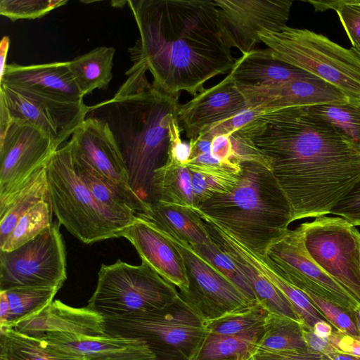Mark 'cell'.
<instances>
[{"label": "cell", "instance_id": "680465c9", "mask_svg": "<svg viewBox=\"0 0 360 360\" xmlns=\"http://www.w3.org/2000/svg\"><path fill=\"white\" fill-rule=\"evenodd\" d=\"M352 50L354 51V52L360 57V49L359 50H356V49H354L352 48H351Z\"/></svg>", "mask_w": 360, "mask_h": 360}, {"label": "cell", "instance_id": "836d02e7", "mask_svg": "<svg viewBox=\"0 0 360 360\" xmlns=\"http://www.w3.org/2000/svg\"><path fill=\"white\" fill-rule=\"evenodd\" d=\"M41 340L67 352L86 358L121 349L140 342L109 335L93 336L79 333H49Z\"/></svg>", "mask_w": 360, "mask_h": 360}, {"label": "cell", "instance_id": "603a6c76", "mask_svg": "<svg viewBox=\"0 0 360 360\" xmlns=\"http://www.w3.org/2000/svg\"><path fill=\"white\" fill-rule=\"evenodd\" d=\"M238 86L262 87L314 76L273 58L269 49H255L238 58L231 70Z\"/></svg>", "mask_w": 360, "mask_h": 360}, {"label": "cell", "instance_id": "9a60e30c", "mask_svg": "<svg viewBox=\"0 0 360 360\" xmlns=\"http://www.w3.org/2000/svg\"><path fill=\"white\" fill-rule=\"evenodd\" d=\"M161 231L178 249L184 262L189 290L186 293H181L200 306L205 313L217 312V316L245 307L255 302L250 300L189 243L172 233Z\"/></svg>", "mask_w": 360, "mask_h": 360}, {"label": "cell", "instance_id": "681fc988", "mask_svg": "<svg viewBox=\"0 0 360 360\" xmlns=\"http://www.w3.org/2000/svg\"><path fill=\"white\" fill-rule=\"evenodd\" d=\"M211 153L215 158L224 162H235V150L229 135H217L213 137L211 141Z\"/></svg>", "mask_w": 360, "mask_h": 360}, {"label": "cell", "instance_id": "bcb514c9", "mask_svg": "<svg viewBox=\"0 0 360 360\" xmlns=\"http://www.w3.org/2000/svg\"><path fill=\"white\" fill-rule=\"evenodd\" d=\"M170 144L168 162L185 165L189 161L191 150L189 143L183 142L181 127L177 116L173 117L169 123Z\"/></svg>", "mask_w": 360, "mask_h": 360}, {"label": "cell", "instance_id": "8d00e7d4", "mask_svg": "<svg viewBox=\"0 0 360 360\" xmlns=\"http://www.w3.org/2000/svg\"><path fill=\"white\" fill-rule=\"evenodd\" d=\"M53 210L50 200H43L25 213L13 231L0 243V250L12 251L34 239L53 223Z\"/></svg>", "mask_w": 360, "mask_h": 360}, {"label": "cell", "instance_id": "8fae6325", "mask_svg": "<svg viewBox=\"0 0 360 360\" xmlns=\"http://www.w3.org/2000/svg\"><path fill=\"white\" fill-rule=\"evenodd\" d=\"M266 256L282 277L302 292L314 293L350 316L359 304L311 258L298 227L288 229L272 243Z\"/></svg>", "mask_w": 360, "mask_h": 360}, {"label": "cell", "instance_id": "277c9868", "mask_svg": "<svg viewBox=\"0 0 360 360\" xmlns=\"http://www.w3.org/2000/svg\"><path fill=\"white\" fill-rule=\"evenodd\" d=\"M240 164L242 171L237 185L195 210L255 254L265 256L270 245L288 231L292 222L291 209L266 165L256 161Z\"/></svg>", "mask_w": 360, "mask_h": 360}, {"label": "cell", "instance_id": "db71d44e", "mask_svg": "<svg viewBox=\"0 0 360 360\" xmlns=\"http://www.w3.org/2000/svg\"><path fill=\"white\" fill-rule=\"evenodd\" d=\"M10 312V304L6 291H0V326H3Z\"/></svg>", "mask_w": 360, "mask_h": 360}, {"label": "cell", "instance_id": "44dd1931", "mask_svg": "<svg viewBox=\"0 0 360 360\" xmlns=\"http://www.w3.org/2000/svg\"><path fill=\"white\" fill-rule=\"evenodd\" d=\"M198 214L205 221V228L212 240L236 263L252 288L257 300L271 311L303 323L285 296L255 266L246 247L210 219L198 212Z\"/></svg>", "mask_w": 360, "mask_h": 360}, {"label": "cell", "instance_id": "816d5d0a", "mask_svg": "<svg viewBox=\"0 0 360 360\" xmlns=\"http://www.w3.org/2000/svg\"><path fill=\"white\" fill-rule=\"evenodd\" d=\"M347 0H338V1H312L308 0L306 2L311 4L314 8L315 11H325L328 9H333L336 11L341 5L345 4Z\"/></svg>", "mask_w": 360, "mask_h": 360}, {"label": "cell", "instance_id": "ee69618b", "mask_svg": "<svg viewBox=\"0 0 360 360\" xmlns=\"http://www.w3.org/2000/svg\"><path fill=\"white\" fill-rule=\"evenodd\" d=\"M330 214L346 219L354 226H360V179Z\"/></svg>", "mask_w": 360, "mask_h": 360}, {"label": "cell", "instance_id": "ac0fdd59", "mask_svg": "<svg viewBox=\"0 0 360 360\" xmlns=\"http://www.w3.org/2000/svg\"><path fill=\"white\" fill-rule=\"evenodd\" d=\"M238 87L252 107L258 106L267 112L288 108L342 103L350 98L335 86L315 76L269 86Z\"/></svg>", "mask_w": 360, "mask_h": 360}, {"label": "cell", "instance_id": "2e32d148", "mask_svg": "<svg viewBox=\"0 0 360 360\" xmlns=\"http://www.w3.org/2000/svg\"><path fill=\"white\" fill-rule=\"evenodd\" d=\"M69 141L78 155L131 200L136 214L142 213L148 208V205L131 188L124 160L105 122L86 118L74 131Z\"/></svg>", "mask_w": 360, "mask_h": 360}, {"label": "cell", "instance_id": "6f0895ef", "mask_svg": "<svg viewBox=\"0 0 360 360\" xmlns=\"http://www.w3.org/2000/svg\"><path fill=\"white\" fill-rule=\"evenodd\" d=\"M360 335V304H359L351 315Z\"/></svg>", "mask_w": 360, "mask_h": 360}, {"label": "cell", "instance_id": "83f0119b", "mask_svg": "<svg viewBox=\"0 0 360 360\" xmlns=\"http://www.w3.org/2000/svg\"><path fill=\"white\" fill-rule=\"evenodd\" d=\"M263 333V325L235 335L210 333L191 360H248Z\"/></svg>", "mask_w": 360, "mask_h": 360}, {"label": "cell", "instance_id": "3957f363", "mask_svg": "<svg viewBox=\"0 0 360 360\" xmlns=\"http://www.w3.org/2000/svg\"><path fill=\"white\" fill-rule=\"evenodd\" d=\"M132 63L115 96L89 106L86 118L108 126L124 160L131 188L148 205L153 202L155 172L169 160V123L180 103L179 96L153 86L144 63Z\"/></svg>", "mask_w": 360, "mask_h": 360}, {"label": "cell", "instance_id": "7a4b0ae2", "mask_svg": "<svg viewBox=\"0 0 360 360\" xmlns=\"http://www.w3.org/2000/svg\"><path fill=\"white\" fill-rule=\"evenodd\" d=\"M139 32L129 49L144 63L153 86L179 96H195L210 79L231 71L236 59L224 40L218 10L209 0L127 1Z\"/></svg>", "mask_w": 360, "mask_h": 360}, {"label": "cell", "instance_id": "52a82bcc", "mask_svg": "<svg viewBox=\"0 0 360 360\" xmlns=\"http://www.w3.org/2000/svg\"><path fill=\"white\" fill-rule=\"evenodd\" d=\"M260 41L273 58L285 62L335 86L348 98H360V57L321 34L286 26L262 30Z\"/></svg>", "mask_w": 360, "mask_h": 360}, {"label": "cell", "instance_id": "e0dca14e", "mask_svg": "<svg viewBox=\"0 0 360 360\" xmlns=\"http://www.w3.org/2000/svg\"><path fill=\"white\" fill-rule=\"evenodd\" d=\"M251 107L239 89L232 72L214 86L179 104L177 117L186 137L196 139L201 131Z\"/></svg>", "mask_w": 360, "mask_h": 360}, {"label": "cell", "instance_id": "91938a15", "mask_svg": "<svg viewBox=\"0 0 360 360\" xmlns=\"http://www.w3.org/2000/svg\"><path fill=\"white\" fill-rule=\"evenodd\" d=\"M230 360H243V359H230ZM249 360V359H248Z\"/></svg>", "mask_w": 360, "mask_h": 360}, {"label": "cell", "instance_id": "f35d334b", "mask_svg": "<svg viewBox=\"0 0 360 360\" xmlns=\"http://www.w3.org/2000/svg\"><path fill=\"white\" fill-rule=\"evenodd\" d=\"M192 247L219 271L233 283L250 300H258L250 285L236 263L215 243L212 240L208 244Z\"/></svg>", "mask_w": 360, "mask_h": 360}, {"label": "cell", "instance_id": "94428289", "mask_svg": "<svg viewBox=\"0 0 360 360\" xmlns=\"http://www.w3.org/2000/svg\"><path fill=\"white\" fill-rule=\"evenodd\" d=\"M359 242H360V232L359 233Z\"/></svg>", "mask_w": 360, "mask_h": 360}, {"label": "cell", "instance_id": "4316f807", "mask_svg": "<svg viewBox=\"0 0 360 360\" xmlns=\"http://www.w3.org/2000/svg\"><path fill=\"white\" fill-rule=\"evenodd\" d=\"M0 360H86L11 327H0Z\"/></svg>", "mask_w": 360, "mask_h": 360}, {"label": "cell", "instance_id": "5bb4252c", "mask_svg": "<svg viewBox=\"0 0 360 360\" xmlns=\"http://www.w3.org/2000/svg\"><path fill=\"white\" fill-rule=\"evenodd\" d=\"M0 101L6 105L11 120L26 122L40 129L59 146L85 120L89 106L84 101L68 102L0 84Z\"/></svg>", "mask_w": 360, "mask_h": 360}, {"label": "cell", "instance_id": "f1b7e54d", "mask_svg": "<svg viewBox=\"0 0 360 360\" xmlns=\"http://www.w3.org/2000/svg\"><path fill=\"white\" fill-rule=\"evenodd\" d=\"M191 171L195 208L215 195L230 192L238 184L240 164L230 162L217 165H185Z\"/></svg>", "mask_w": 360, "mask_h": 360}, {"label": "cell", "instance_id": "11a10c76", "mask_svg": "<svg viewBox=\"0 0 360 360\" xmlns=\"http://www.w3.org/2000/svg\"><path fill=\"white\" fill-rule=\"evenodd\" d=\"M314 333L323 338H328L332 333L333 326L328 322L321 321L312 328Z\"/></svg>", "mask_w": 360, "mask_h": 360}, {"label": "cell", "instance_id": "d6a6232c", "mask_svg": "<svg viewBox=\"0 0 360 360\" xmlns=\"http://www.w3.org/2000/svg\"><path fill=\"white\" fill-rule=\"evenodd\" d=\"M246 248L255 266L264 276L285 296L304 324L313 328L319 321L328 322L302 290L290 284L276 271L266 255L260 256Z\"/></svg>", "mask_w": 360, "mask_h": 360}, {"label": "cell", "instance_id": "cb8c5ba5", "mask_svg": "<svg viewBox=\"0 0 360 360\" xmlns=\"http://www.w3.org/2000/svg\"><path fill=\"white\" fill-rule=\"evenodd\" d=\"M140 217L165 232L170 233L191 246L202 245L212 239L195 208L161 202H153Z\"/></svg>", "mask_w": 360, "mask_h": 360}, {"label": "cell", "instance_id": "b9f144b4", "mask_svg": "<svg viewBox=\"0 0 360 360\" xmlns=\"http://www.w3.org/2000/svg\"><path fill=\"white\" fill-rule=\"evenodd\" d=\"M258 107H250L234 116L203 129L198 137L212 140L217 135H231L260 115L266 112Z\"/></svg>", "mask_w": 360, "mask_h": 360}, {"label": "cell", "instance_id": "7402d4cb", "mask_svg": "<svg viewBox=\"0 0 360 360\" xmlns=\"http://www.w3.org/2000/svg\"><path fill=\"white\" fill-rule=\"evenodd\" d=\"M27 335L41 338L54 333L105 336V319L87 307L75 308L57 300L38 314L12 327Z\"/></svg>", "mask_w": 360, "mask_h": 360}, {"label": "cell", "instance_id": "4fadbf2b", "mask_svg": "<svg viewBox=\"0 0 360 360\" xmlns=\"http://www.w3.org/2000/svg\"><path fill=\"white\" fill-rule=\"evenodd\" d=\"M222 37L242 55L255 50L261 42L262 30L279 31L287 26L290 0H214Z\"/></svg>", "mask_w": 360, "mask_h": 360}, {"label": "cell", "instance_id": "60d3db41", "mask_svg": "<svg viewBox=\"0 0 360 360\" xmlns=\"http://www.w3.org/2000/svg\"><path fill=\"white\" fill-rule=\"evenodd\" d=\"M303 292L335 328L351 335L360 336L356 326L349 314L340 307L314 293L310 292Z\"/></svg>", "mask_w": 360, "mask_h": 360}, {"label": "cell", "instance_id": "7bdbcfd3", "mask_svg": "<svg viewBox=\"0 0 360 360\" xmlns=\"http://www.w3.org/2000/svg\"><path fill=\"white\" fill-rule=\"evenodd\" d=\"M335 11L352 48L360 49V0H347Z\"/></svg>", "mask_w": 360, "mask_h": 360}, {"label": "cell", "instance_id": "7dc6e473", "mask_svg": "<svg viewBox=\"0 0 360 360\" xmlns=\"http://www.w3.org/2000/svg\"><path fill=\"white\" fill-rule=\"evenodd\" d=\"M254 360H330L325 354L310 349L255 352Z\"/></svg>", "mask_w": 360, "mask_h": 360}, {"label": "cell", "instance_id": "ab89813d", "mask_svg": "<svg viewBox=\"0 0 360 360\" xmlns=\"http://www.w3.org/2000/svg\"><path fill=\"white\" fill-rule=\"evenodd\" d=\"M68 3L67 0H1L0 14L12 21L39 18Z\"/></svg>", "mask_w": 360, "mask_h": 360}, {"label": "cell", "instance_id": "6125c7cd", "mask_svg": "<svg viewBox=\"0 0 360 360\" xmlns=\"http://www.w3.org/2000/svg\"><path fill=\"white\" fill-rule=\"evenodd\" d=\"M249 360H254L253 356L250 359H249Z\"/></svg>", "mask_w": 360, "mask_h": 360}, {"label": "cell", "instance_id": "30bf717a", "mask_svg": "<svg viewBox=\"0 0 360 360\" xmlns=\"http://www.w3.org/2000/svg\"><path fill=\"white\" fill-rule=\"evenodd\" d=\"M59 222L10 252L0 250V291L18 287H57L67 278L66 250Z\"/></svg>", "mask_w": 360, "mask_h": 360}, {"label": "cell", "instance_id": "d4e9b609", "mask_svg": "<svg viewBox=\"0 0 360 360\" xmlns=\"http://www.w3.org/2000/svg\"><path fill=\"white\" fill-rule=\"evenodd\" d=\"M43 200H50L46 167L19 188L0 199V243L11 233L18 219Z\"/></svg>", "mask_w": 360, "mask_h": 360}, {"label": "cell", "instance_id": "8992f818", "mask_svg": "<svg viewBox=\"0 0 360 360\" xmlns=\"http://www.w3.org/2000/svg\"><path fill=\"white\" fill-rule=\"evenodd\" d=\"M208 316L192 300L179 292L172 304L158 310L105 319L107 335L146 343L158 360L176 354L195 356L210 333Z\"/></svg>", "mask_w": 360, "mask_h": 360}, {"label": "cell", "instance_id": "d6986e66", "mask_svg": "<svg viewBox=\"0 0 360 360\" xmlns=\"http://www.w3.org/2000/svg\"><path fill=\"white\" fill-rule=\"evenodd\" d=\"M136 250L142 262L166 281L188 292L189 281L183 257L175 245L151 223L136 217L120 233Z\"/></svg>", "mask_w": 360, "mask_h": 360}, {"label": "cell", "instance_id": "6da1fadb", "mask_svg": "<svg viewBox=\"0 0 360 360\" xmlns=\"http://www.w3.org/2000/svg\"><path fill=\"white\" fill-rule=\"evenodd\" d=\"M239 134L266 162L292 222L329 214L360 179V146L307 107L264 112Z\"/></svg>", "mask_w": 360, "mask_h": 360}, {"label": "cell", "instance_id": "f546056e", "mask_svg": "<svg viewBox=\"0 0 360 360\" xmlns=\"http://www.w3.org/2000/svg\"><path fill=\"white\" fill-rule=\"evenodd\" d=\"M72 149L75 169L96 200L113 213L131 224L136 217V213L131 200L78 155L72 146Z\"/></svg>", "mask_w": 360, "mask_h": 360}, {"label": "cell", "instance_id": "f5cc1de1", "mask_svg": "<svg viewBox=\"0 0 360 360\" xmlns=\"http://www.w3.org/2000/svg\"><path fill=\"white\" fill-rule=\"evenodd\" d=\"M10 39L8 36H4L0 42V79L2 77L5 68L7 65L6 58L9 49Z\"/></svg>", "mask_w": 360, "mask_h": 360}, {"label": "cell", "instance_id": "e575fe53", "mask_svg": "<svg viewBox=\"0 0 360 360\" xmlns=\"http://www.w3.org/2000/svg\"><path fill=\"white\" fill-rule=\"evenodd\" d=\"M60 290L57 287H18L4 290L10 304V312L0 327H12L47 307Z\"/></svg>", "mask_w": 360, "mask_h": 360}, {"label": "cell", "instance_id": "4dcf8cb0", "mask_svg": "<svg viewBox=\"0 0 360 360\" xmlns=\"http://www.w3.org/2000/svg\"><path fill=\"white\" fill-rule=\"evenodd\" d=\"M153 202L195 208L190 169L169 162L158 169L153 179Z\"/></svg>", "mask_w": 360, "mask_h": 360}, {"label": "cell", "instance_id": "f907efd6", "mask_svg": "<svg viewBox=\"0 0 360 360\" xmlns=\"http://www.w3.org/2000/svg\"><path fill=\"white\" fill-rule=\"evenodd\" d=\"M302 333L307 346L311 351L326 355L336 349L331 345L328 338H323L317 336L312 328L304 323H302Z\"/></svg>", "mask_w": 360, "mask_h": 360}, {"label": "cell", "instance_id": "f6af8a7d", "mask_svg": "<svg viewBox=\"0 0 360 360\" xmlns=\"http://www.w3.org/2000/svg\"><path fill=\"white\" fill-rule=\"evenodd\" d=\"M86 360H158L155 353L143 342L99 355L86 358Z\"/></svg>", "mask_w": 360, "mask_h": 360}, {"label": "cell", "instance_id": "74e56055", "mask_svg": "<svg viewBox=\"0 0 360 360\" xmlns=\"http://www.w3.org/2000/svg\"><path fill=\"white\" fill-rule=\"evenodd\" d=\"M309 110L328 122L356 144L360 146V98L342 103L307 107Z\"/></svg>", "mask_w": 360, "mask_h": 360}, {"label": "cell", "instance_id": "d590c367", "mask_svg": "<svg viewBox=\"0 0 360 360\" xmlns=\"http://www.w3.org/2000/svg\"><path fill=\"white\" fill-rule=\"evenodd\" d=\"M270 311L257 300L245 307L207 317V327L213 334H238L262 326Z\"/></svg>", "mask_w": 360, "mask_h": 360}, {"label": "cell", "instance_id": "484cf974", "mask_svg": "<svg viewBox=\"0 0 360 360\" xmlns=\"http://www.w3.org/2000/svg\"><path fill=\"white\" fill-rule=\"evenodd\" d=\"M113 47L99 46L68 61L82 96L96 89H105L112 79Z\"/></svg>", "mask_w": 360, "mask_h": 360}, {"label": "cell", "instance_id": "c3c4849f", "mask_svg": "<svg viewBox=\"0 0 360 360\" xmlns=\"http://www.w3.org/2000/svg\"><path fill=\"white\" fill-rule=\"evenodd\" d=\"M328 339L331 345L339 351L360 357V336L345 333L333 327Z\"/></svg>", "mask_w": 360, "mask_h": 360}, {"label": "cell", "instance_id": "7c38bea8", "mask_svg": "<svg viewBox=\"0 0 360 360\" xmlns=\"http://www.w3.org/2000/svg\"><path fill=\"white\" fill-rule=\"evenodd\" d=\"M56 150L50 137L40 129L11 119L6 131L0 136V199L46 167Z\"/></svg>", "mask_w": 360, "mask_h": 360}, {"label": "cell", "instance_id": "ffe728a7", "mask_svg": "<svg viewBox=\"0 0 360 360\" xmlns=\"http://www.w3.org/2000/svg\"><path fill=\"white\" fill-rule=\"evenodd\" d=\"M0 84L15 90L34 93L68 102L83 101L67 62L21 65L8 64Z\"/></svg>", "mask_w": 360, "mask_h": 360}, {"label": "cell", "instance_id": "1f68e13d", "mask_svg": "<svg viewBox=\"0 0 360 360\" xmlns=\"http://www.w3.org/2000/svg\"><path fill=\"white\" fill-rule=\"evenodd\" d=\"M302 323L270 311L254 353L309 349L303 337Z\"/></svg>", "mask_w": 360, "mask_h": 360}, {"label": "cell", "instance_id": "9c48e42d", "mask_svg": "<svg viewBox=\"0 0 360 360\" xmlns=\"http://www.w3.org/2000/svg\"><path fill=\"white\" fill-rule=\"evenodd\" d=\"M340 217L323 216L299 225L314 262L360 304L359 231Z\"/></svg>", "mask_w": 360, "mask_h": 360}, {"label": "cell", "instance_id": "5b68a950", "mask_svg": "<svg viewBox=\"0 0 360 360\" xmlns=\"http://www.w3.org/2000/svg\"><path fill=\"white\" fill-rule=\"evenodd\" d=\"M49 198L58 221L85 244L120 238L129 224L100 203L77 173L70 141L46 166Z\"/></svg>", "mask_w": 360, "mask_h": 360}, {"label": "cell", "instance_id": "9f6ffc18", "mask_svg": "<svg viewBox=\"0 0 360 360\" xmlns=\"http://www.w3.org/2000/svg\"><path fill=\"white\" fill-rule=\"evenodd\" d=\"M326 356H327L330 360H360V357L342 352L337 349Z\"/></svg>", "mask_w": 360, "mask_h": 360}, {"label": "cell", "instance_id": "ba28073f", "mask_svg": "<svg viewBox=\"0 0 360 360\" xmlns=\"http://www.w3.org/2000/svg\"><path fill=\"white\" fill-rule=\"evenodd\" d=\"M179 296L174 285L144 262L132 265L117 259L101 265L86 307L108 319L161 309Z\"/></svg>", "mask_w": 360, "mask_h": 360}]
</instances>
